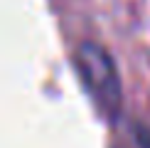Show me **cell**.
<instances>
[{
    "label": "cell",
    "instance_id": "obj_1",
    "mask_svg": "<svg viewBox=\"0 0 150 148\" xmlns=\"http://www.w3.org/2000/svg\"><path fill=\"white\" fill-rule=\"evenodd\" d=\"M74 67L79 72V79L84 82L86 91L91 94L93 104L108 116H116L121 111V74L111 52L103 45L93 40L79 42L74 52Z\"/></svg>",
    "mask_w": 150,
    "mask_h": 148
},
{
    "label": "cell",
    "instance_id": "obj_2",
    "mask_svg": "<svg viewBox=\"0 0 150 148\" xmlns=\"http://www.w3.org/2000/svg\"><path fill=\"white\" fill-rule=\"evenodd\" d=\"M135 131H133V138L135 143H138V148H150V128L143 126V123H135Z\"/></svg>",
    "mask_w": 150,
    "mask_h": 148
}]
</instances>
